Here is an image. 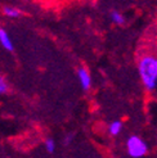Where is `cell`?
<instances>
[{
	"mask_svg": "<svg viewBox=\"0 0 157 158\" xmlns=\"http://www.w3.org/2000/svg\"><path fill=\"white\" fill-rule=\"evenodd\" d=\"M109 17H111L112 22L116 23V25H124L125 23V17L117 10H112L111 14H109Z\"/></svg>",
	"mask_w": 157,
	"mask_h": 158,
	"instance_id": "obj_7",
	"label": "cell"
},
{
	"mask_svg": "<svg viewBox=\"0 0 157 158\" xmlns=\"http://www.w3.org/2000/svg\"><path fill=\"white\" fill-rule=\"evenodd\" d=\"M44 145H45V149H46L48 153H53L54 151H56V141H54V139H52V138L45 139Z\"/></svg>",
	"mask_w": 157,
	"mask_h": 158,
	"instance_id": "obj_8",
	"label": "cell"
},
{
	"mask_svg": "<svg viewBox=\"0 0 157 158\" xmlns=\"http://www.w3.org/2000/svg\"><path fill=\"white\" fill-rule=\"evenodd\" d=\"M121 129H122V122L121 121H113L109 123V127H108V131L111 135H119L121 132Z\"/></svg>",
	"mask_w": 157,
	"mask_h": 158,
	"instance_id": "obj_6",
	"label": "cell"
},
{
	"mask_svg": "<svg viewBox=\"0 0 157 158\" xmlns=\"http://www.w3.org/2000/svg\"><path fill=\"white\" fill-rule=\"evenodd\" d=\"M8 91V82L5 81V78L0 75V94H4Z\"/></svg>",
	"mask_w": 157,
	"mask_h": 158,
	"instance_id": "obj_9",
	"label": "cell"
},
{
	"mask_svg": "<svg viewBox=\"0 0 157 158\" xmlns=\"http://www.w3.org/2000/svg\"><path fill=\"white\" fill-rule=\"evenodd\" d=\"M77 77L78 81H80V85L84 90H89L91 86V76L89 73V71L85 67H80L77 69Z\"/></svg>",
	"mask_w": 157,
	"mask_h": 158,
	"instance_id": "obj_3",
	"label": "cell"
},
{
	"mask_svg": "<svg viewBox=\"0 0 157 158\" xmlns=\"http://www.w3.org/2000/svg\"><path fill=\"white\" fill-rule=\"evenodd\" d=\"M3 14L6 15L9 18H18L22 15V12L15 6H11V5H4L3 6Z\"/></svg>",
	"mask_w": 157,
	"mask_h": 158,
	"instance_id": "obj_5",
	"label": "cell"
},
{
	"mask_svg": "<svg viewBox=\"0 0 157 158\" xmlns=\"http://www.w3.org/2000/svg\"><path fill=\"white\" fill-rule=\"evenodd\" d=\"M126 149H128V154L133 158H140V157L146 156L148 152L147 143L138 135H131L128 139Z\"/></svg>",
	"mask_w": 157,
	"mask_h": 158,
	"instance_id": "obj_2",
	"label": "cell"
},
{
	"mask_svg": "<svg viewBox=\"0 0 157 158\" xmlns=\"http://www.w3.org/2000/svg\"><path fill=\"white\" fill-rule=\"evenodd\" d=\"M138 72L144 88L152 91L157 86V58L153 55H144L138 63Z\"/></svg>",
	"mask_w": 157,
	"mask_h": 158,
	"instance_id": "obj_1",
	"label": "cell"
},
{
	"mask_svg": "<svg viewBox=\"0 0 157 158\" xmlns=\"http://www.w3.org/2000/svg\"><path fill=\"white\" fill-rule=\"evenodd\" d=\"M0 45H2L3 48L5 50H8V52H12L14 49L13 41H12L9 34H8L3 27H0Z\"/></svg>",
	"mask_w": 157,
	"mask_h": 158,
	"instance_id": "obj_4",
	"label": "cell"
},
{
	"mask_svg": "<svg viewBox=\"0 0 157 158\" xmlns=\"http://www.w3.org/2000/svg\"><path fill=\"white\" fill-rule=\"evenodd\" d=\"M71 139H72L71 135H67V136H66V140H65V144L68 145V144H70V141H71Z\"/></svg>",
	"mask_w": 157,
	"mask_h": 158,
	"instance_id": "obj_10",
	"label": "cell"
}]
</instances>
